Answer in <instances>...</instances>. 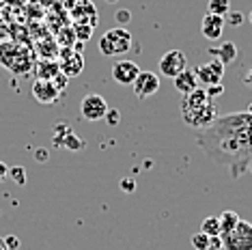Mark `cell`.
I'll use <instances>...</instances> for the list:
<instances>
[{
  "label": "cell",
  "instance_id": "cell-4",
  "mask_svg": "<svg viewBox=\"0 0 252 250\" xmlns=\"http://www.w3.org/2000/svg\"><path fill=\"white\" fill-rule=\"evenodd\" d=\"M159 73L166 78H177L183 69H188V56L183 50H168L164 56H159Z\"/></svg>",
  "mask_w": 252,
  "mask_h": 250
},
{
  "label": "cell",
  "instance_id": "cell-9",
  "mask_svg": "<svg viewBox=\"0 0 252 250\" xmlns=\"http://www.w3.org/2000/svg\"><path fill=\"white\" fill-rule=\"evenodd\" d=\"M183 115V121H186L190 127H205L207 129L211 123L218 119V112H216V104L209 101L207 106L198 108V110H192V112H181Z\"/></svg>",
  "mask_w": 252,
  "mask_h": 250
},
{
  "label": "cell",
  "instance_id": "cell-30",
  "mask_svg": "<svg viewBox=\"0 0 252 250\" xmlns=\"http://www.w3.org/2000/svg\"><path fill=\"white\" fill-rule=\"evenodd\" d=\"M35 157H37L39 164H45V162H48V149H37L35 151Z\"/></svg>",
  "mask_w": 252,
  "mask_h": 250
},
{
  "label": "cell",
  "instance_id": "cell-19",
  "mask_svg": "<svg viewBox=\"0 0 252 250\" xmlns=\"http://www.w3.org/2000/svg\"><path fill=\"white\" fill-rule=\"evenodd\" d=\"M218 220H220V235H224V233L233 231L242 218H239V214L233 212V209H224V212L218 216Z\"/></svg>",
  "mask_w": 252,
  "mask_h": 250
},
{
  "label": "cell",
  "instance_id": "cell-3",
  "mask_svg": "<svg viewBox=\"0 0 252 250\" xmlns=\"http://www.w3.org/2000/svg\"><path fill=\"white\" fill-rule=\"evenodd\" d=\"M222 250H252V222L239 220L233 231L220 235Z\"/></svg>",
  "mask_w": 252,
  "mask_h": 250
},
{
  "label": "cell",
  "instance_id": "cell-7",
  "mask_svg": "<svg viewBox=\"0 0 252 250\" xmlns=\"http://www.w3.org/2000/svg\"><path fill=\"white\" fill-rule=\"evenodd\" d=\"M194 71H196L198 84H203L205 89L211 87V84H220L222 78H224V65H222L220 61H216V59H211L209 62L198 65Z\"/></svg>",
  "mask_w": 252,
  "mask_h": 250
},
{
  "label": "cell",
  "instance_id": "cell-12",
  "mask_svg": "<svg viewBox=\"0 0 252 250\" xmlns=\"http://www.w3.org/2000/svg\"><path fill=\"white\" fill-rule=\"evenodd\" d=\"M224 18H220V15H211L207 13L200 22V32H203L205 39H209V41H218V39L222 37V32H224Z\"/></svg>",
  "mask_w": 252,
  "mask_h": 250
},
{
  "label": "cell",
  "instance_id": "cell-18",
  "mask_svg": "<svg viewBox=\"0 0 252 250\" xmlns=\"http://www.w3.org/2000/svg\"><path fill=\"white\" fill-rule=\"evenodd\" d=\"M192 246H194V250H222V240L198 231L192 235Z\"/></svg>",
  "mask_w": 252,
  "mask_h": 250
},
{
  "label": "cell",
  "instance_id": "cell-28",
  "mask_svg": "<svg viewBox=\"0 0 252 250\" xmlns=\"http://www.w3.org/2000/svg\"><path fill=\"white\" fill-rule=\"evenodd\" d=\"M9 32H11L9 24H7V22H4L2 18H0V41H7V39H9Z\"/></svg>",
  "mask_w": 252,
  "mask_h": 250
},
{
  "label": "cell",
  "instance_id": "cell-31",
  "mask_svg": "<svg viewBox=\"0 0 252 250\" xmlns=\"http://www.w3.org/2000/svg\"><path fill=\"white\" fill-rule=\"evenodd\" d=\"M7 175H9V166H7V164H4L2 160H0V184L7 179Z\"/></svg>",
  "mask_w": 252,
  "mask_h": 250
},
{
  "label": "cell",
  "instance_id": "cell-6",
  "mask_svg": "<svg viewBox=\"0 0 252 250\" xmlns=\"http://www.w3.org/2000/svg\"><path fill=\"white\" fill-rule=\"evenodd\" d=\"M59 56H61V59H56V61H59V65H61V73H63V76L76 78V76L82 73L84 59H82V54H80V52H76L73 48H61Z\"/></svg>",
  "mask_w": 252,
  "mask_h": 250
},
{
  "label": "cell",
  "instance_id": "cell-11",
  "mask_svg": "<svg viewBox=\"0 0 252 250\" xmlns=\"http://www.w3.org/2000/svg\"><path fill=\"white\" fill-rule=\"evenodd\" d=\"M32 97L39 104H54L61 97V91L50 80H35V84H32Z\"/></svg>",
  "mask_w": 252,
  "mask_h": 250
},
{
  "label": "cell",
  "instance_id": "cell-34",
  "mask_svg": "<svg viewBox=\"0 0 252 250\" xmlns=\"http://www.w3.org/2000/svg\"><path fill=\"white\" fill-rule=\"evenodd\" d=\"M0 250H9L7 244H4V237H0Z\"/></svg>",
  "mask_w": 252,
  "mask_h": 250
},
{
  "label": "cell",
  "instance_id": "cell-14",
  "mask_svg": "<svg viewBox=\"0 0 252 250\" xmlns=\"http://www.w3.org/2000/svg\"><path fill=\"white\" fill-rule=\"evenodd\" d=\"M22 48H24V43L13 41V39L0 41V65H2L4 69H11V65H13L15 59H18V54H20Z\"/></svg>",
  "mask_w": 252,
  "mask_h": 250
},
{
  "label": "cell",
  "instance_id": "cell-26",
  "mask_svg": "<svg viewBox=\"0 0 252 250\" xmlns=\"http://www.w3.org/2000/svg\"><path fill=\"white\" fill-rule=\"evenodd\" d=\"M106 121L108 125H119V121H121V115H119L117 110H112V108H108V112H106Z\"/></svg>",
  "mask_w": 252,
  "mask_h": 250
},
{
  "label": "cell",
  "instance_id": "cell-16",
  "mask_svg": "<svg viewBox=\"0 0 252 250\" xmlns=\"http://www.w3.org/2000/svg\"><path fill=\"white\" fill-rule=\"evenodd\" d=\"M32 67H35V56H32V52L24 45V48L20 50L18 59L13 61V65H11V69H9V71L18 73V76H26V73H31V71H32Z\"/></svg>",
  "mask_w": 252,
  "mask_h": 250
},
{
  "label": "cell",
  "instance_id": "cell-5",
  "mask_svg": "<svg viewBox=\"0 0 252 250\" xmlns=\"http://www.w3.org/2000/svg\"><path fill=\"white\" fill-rule=\"evenodd\" d=\"M80 112L87 121H101L108 112V101L97 93H89L80 101Z\"/></svg>",
  "mask_w": 252,
  "mask_h": 250
},
{
  "label": "cell",
  "instance_id": "cell-27",
  "mask_svg": "<svg viewBox=\"0 0 252 250\" xmlns=\"http://www.w3.org/2000/svg\"><path fill=\"white\" fill-rule=\"evenodd\" d=\"M242 22H244V13H239V11L228 13V24H231V26H239Z\"/></svg>",
  "mask_w": 252,
  "mask_h": 250
},
{
  "label": "cell",
  "instance_id": "cell-36",
  "mask_svg": "<svg viewBox=\"0 0 252 250\" xmlns=\"http://www.w3.org/2000/svg\"><path fill=\"white\" fill-rule=\"evenodd\" d=\"M248 22H250V24H252V11H250V13H248Z\"/></svg>",
  "mask_w": 252,
  "mask_h": 250
},
{
  "label": "cell",
  "instance_id": "cell-33",
  "mask_svg": "<svg viewBox=\"0 0 252 250\" xmlns=\"http://www.w3.org/2000/svg\"><path fill=\"white\" fill-rule=\"evenodd\" d=\"M121 188H123V190H127V192H131V190L136 188V184H134L131 179H123V181H121Z\"/></svg>",
  "mask_w": 252,
  "mask_h": 250
},
{
  "label": "cell",
  "instance_id": "cell-21",
  "mask_svg": "<svg viewBox=\"0 0 252 250\" xmlns=\"http://www.w3.org/2000/svg\"><path fill=\"white\" fill-rule=\"evenodd\" d=\"M200 231L207 233V235H211V237H220V220H218V216L205 218L203 222H200Z\"/></svg>",
  "mask_w": 252,
  "mask_h": 250
},
{
  "label": "cell",
  "instance_id": "cell-17",
  "mask_svg": "<svg viewBox=\"0 0 252 250\" xmlns=\"http://www.w3.org/2000/svg\"><path fill=\"white\" fill-rule=\"evenodd\" d=\"M209 54L226 67L228 62H233L235 59H237V45H235L233 41H224V43L220 45V48H211Z\"/></svg>",
  "mask_w": 252,
  "mask_h": 250
},
{
  "label": "cell",
  "instance_id": "cell-15",
  "mask_svg": "<svg viewBox=\"0 0 252 250\" xmlns=\"http://www.w3.org/2000/svg\"><path fill=\"white\" fill-rule=\"evenodd\" d=\"M173 84H175V89L179 91L181 95L192 93V91H196V89H198L196 71H194V69H183V71L179 73V76L173 78Z\"/></svg>",
  "mask_w": 252,
  "mask_h": 250
},
{
  "label": "cell",
  "instance_id": "cell-25",
  "mask_svg": "<svg viewBox=\"0 0 252 250\" xmlns=\"http://www.w3.org/2000/svg\"><path fill=\"white\" fill-rule=\"evenodd\" d=\"M205 93H207L209 99H211V97H220V95L224 93V87H222V84H211V87L205 89Z\"/></svg>",
  "mask_w": 252,
  "mask_h": 250
},
{
  "label": "cell",
  "instance_id": "cell-20",
  "mask_svg": "<svg viewBox=\"0 0 252 250\" xmlns=\"http://www.w3.org/2000/svg\"><path fill=\"white\" fill-rule=\"evenodd\" d=\"M207 13L226 18L231 13V0H209L207 2Z\"/></svg>",
  "mask_w": 252,
  "mask_h": 250
},
{
  "label": "cell",
  "instance_id": "cell-13",
  "mask_svg": "<svg viewBox=\"0 0 252 250\" xmlns=\"http://www.w3.org/2000/svg\"><path fill=\"white\" fill-rule=\"evenodd\" d=\"M32 69H35L37 80H50L52 82L61 76V65H59V61H54V59H41Z\"/></svg>",
  "mask_w": 252,
  "mask_h": 250
},
{
  "label": "cell",
  "instance_id": "cell-22",
  "mask_svg": "<svg viewBox=\"0 0 252 250\" xmlns=\"http://www.w3.org/2000/svg\"><path fill=\"white\" fill-rule=\"evenodd\" d=\"M61 145H63V147H67V149H71V151H80V149L84 147V143L78 138L76 134L71 132V129H69V132H67V134L61 138Z\"/></svg>",
  "mask_w": 252,
  "mask_h": 250
},
{
  "label": "cell",
  "instance_id": "cell-24",
  "mask_svg": "<svg viewBox=\"0 0 252 250\" xmlns=\"http://www.w3.org/2000/svg\"><path fill=\"white\" fill-rule=\"evenodd\" d=\"M93 28H95V26H91V24H87V26L73 24V32H76V39H80V41H87V39L93 35Z\"/></svg>",
  "mask_w": 252,
  "mask_h": 250
},
{
  "label": "cell",
  "instance_id": "cell-23",
  "mask_svg": "<svg viewBox=\"0 0 252 250\" xmlns=\"http://www.w3.org/2000/svg\"><path fill=\"white\" fill-rule=\"evenodd\" d=\"M7 177L11 181H15L18 186H24L26 184V168L24 166H13V168H9V175Z\"/></svg>",
  "mask_w": 252,
  "mask_h": 250
},
{
  "label": "cell",
  "instance_id": "cell-1",
  "mask_svg": "<svg viewBox=\"0 0 252 250\" xmlns=\"http://www.w3.org/2000/svg\"><path fill=\"white\" fill-rule=\"evenodd\" d=\"M198 145L207 157L228 166L233 177H239L252 162V117L248 112L218 117L200 134Z\"/></svg>",
  "mask_w": 252,
  "mask_h": 250
},
{
  "label": "cell",
  "instance_id": "cell-29",
  "mask_svg": "<svg viewBox=\"0 0 252 250\" xmlns=\"http://www.w3.org/2000/svg\"><path fill=\"white\" fill-rule=\"evenodd\" d=\"M4 244H7L9 250H18L20 248V240L15 235H7V237H4Z\"/></svg>",
  "mask_w": 252,
  "mask_h": 250
},
{
  "label": "cell",
  "instance_id": "cell-35",
  "mask_svg": "<svg viewBox=\"0 0 252 250\" xmlns=\"http://www.w3.org/2000/svg\"><path fill=\"white\" fill-rule=\"evenodd\" d=\"M244 80H246V82H248V84H252V69H250V76H246V78H244Z\"/></svg>",
  "mask_w": 252,
  "mask_h": 250
},
{
  "label": "cell",
  "instance_id": "cell-8",
  "mask_svg": "<svg viewBox=\"0 0 252 250\" xmlns=\"http://www.w3.org/2000/svg\"><path fill=\"white\" fill-rule=\"evenodd\" d=\"M131 89H134V95L138 99L151 97V95H156L159 91V76L153 71H140L138 78L131 84Z\"/></svg>",
  "mask_w": 252,
  "mask_h": 250
},
{
  "label": "cell",
  "instance_id": "cell-10",
  "mask_svg": "<svg viewBox=\"0 0 252 250\" xmlns=\"http://www.w3.org/2000/svg\"><path fill=\"white\" fill-rule=\"evenodd\" d=\"M140 71H142L140 67L136 65L134 61H129V59L117 61V62L112 65V78H114V82L123 84V87H131V84H134V80L138 78Z\"/></svg>",
  "mask_w": 252,
  "mask_h": 250
},
{
  "label": "cell",
  "instance_id": "cell-32",
  "mask_svg": "<svg viewBox=\"0 0 252 250\" xmlns=\"http://www.w3.org/2000/svg\"><path fill=\"white\" fill-rule=\"evenodd\" d=\"M129 18H131L129 11H117V22H123L125 24V22H129Z\"/></svg>",
  "mask_w": 252,
  "mask_h": 250
},
{
  "label": "cell",
  "instance_id": "cell-2",
  "mask_svg": "<svg viewBox=\"0 0 252 250\" xmlns=\"http://www.w3.org/2000/svg\"><path fill=\"white\" fill-rule=\"evenodd\" d=\"M131 43H134V39H131L127 28L117 26V28L106 31L104 37L99 39V52L104 56H121L129 52Z\"/></svg>",
  "mask_w": 252,
  "mask_h": 250
}]
</instances>
